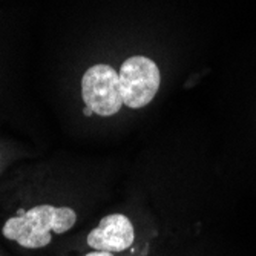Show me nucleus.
Returning a JSON list of instances; mask_svg holds the SVG:
<instances>
[{
  "label": "nucleus",
  "instance_id": "5",
  "mask_svg": "<svg viewBox=\"0 0 256 256\" xmlns=\"http://www.w3.org/2000/svg\"><path fill=\"white\" fill-rule=\"evenodd\" d=\"M8 156H10V150L5 149L2 144H0V172H2V169H4V166H5V162H6Z\"/></svg>",
  "mask_w": 256,
  "mask_h": 256
},
{
  "label": "nucleus",
  "instance_id": "2",
  "mask_svg": "<svg viewBox=\"0 0 256 256\" xmlns=\"http://www.w3.org/2000/svg\"><path fill=\"white\" fill-rule=\"evenodd\" d=\"M82 100L84 117H112L124 104L120 88V76L106 63L88 68L82 77Z\"/></svg>",
  "mask_w": 256,
  "mask_h": 256
},
{
  "label": "nucleus",
  "instance_id": "3",
  "mask_svg": "<svg viewBox=\"0 0 256 256\" xmlns=\"http://www.w3.org/2000/svg\"><path fill=\"white\" fill-rule=\"evenodd\" d=\"M122 97L128 108L142 109L156 96L161 84L158 64L146 56H132L120 68Z\"/></svg>",
  "mask_w": 256,
  "mask_h": 256
},
{
  "label": "nucleus",
  "instance_id": "6",
  "mask_svg": "<svg viewBox=\"0 0 256 256\" xmlns=\"http://www.w3.org/2000/svg\"><path fill=\"white\" fill-rule=\"evenodd\" d=\"M83 256H115V254L109 253V252H96V250H92V252H89V253H86Z\"/></svg>",
  "mask_w": 256,
  "mask_h": 256
},
{
  "label": "nucleus",
  "instance_id": "4",
  "mask_svg": "<svg viewBox=\"0 0 256 256\" xmlns=\"http://www.w3.org/2000/svg\"><path fill=\"white\" fill-rule=\"evenodd\" d=\"M135 241L132 221L123 214H110L100 220L84 238L86 247L96 252L122 253L129 250Z\"/></svg>",
  "mask_w": 256,
  "mask_h": 256
},
{
  "label": "nucleus",
  "instance_id": "1",
  "mask_svg": "<svg viewBox=\"0 0 256 256\" xmlns=\"http://www.w3.org/2000/svg\"><path fill=\"white\" fill-rule=\"evenodd\" d=\"M78 221L72 206L38 202L20 207L2 224V236L25 250H42L54 238L71 232Z\"/></svg>",
  "mask_w": 256,
  "mask_h": 256
}]
</instances>
